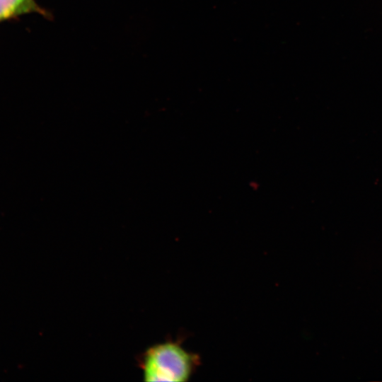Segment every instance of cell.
<instances>
[{
  "label": "cell",
  "instance_id": "obj_1",
  "mask_svg": "<svg viewBox=\"0 0 382 382\" xmlns=\"http://www.w3.org/2000/svg\"><path fill=\"white\" fill-rule=\"evenodd\" d=\"M200 364L199 357L178 342L166 341L148 347L139 358L146 382L187 381Z\"/></svg>",
  "mask_w": 382,
  "mask_h": 382
},
{
  "label": "cell",
  "instance_id": "obj_2",
  "mask_svg": "<svg viewBox=\"0 0 382 382\" xmlns=\"http://www.w3.org/2000/svg\"><path fill=\"white\" fill-rule=\"evenodd\" d=\"M31 13H39L48 19L52 18L51 13L35 0H0V21Z\"/></svg>",
  "mask_w": 382,
  "mask_h": 382
}]
</instances>
